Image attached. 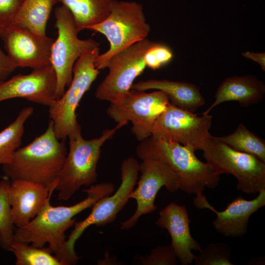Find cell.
<instances>
[{"instance_id": "6da1fadb", "label": "cell", "mask_w": 265, "mask_h": 265, "mask_svg": "<svg viewBox=\"0 0 265 265\" xmlns=\"http://www.w3.org/2000/svg\"><path fill=\"white\" fill-rule=\"evenodd\" d=\"M114 190L111 183H103L83 191L87 197L70 206H52L49 198L37 216L27 225L15 228L14 240L31 243L36 247L48 248L63 265L76 264L80 257L68 247L65 239L66 231L75 223L74 217L92 206L102 198L111 194Z\"/></svg>"}, {"instance_id": "7a4b0ae2", "label": "cell", "mask_w": 265, "mask_h": 265, "mask_svg": "<svg viewBox=\"0 0 265 265\" xmlns=\"http://www.w3.org/2000/svg\"><path fill=\"white\" fill-rule=\"evenodd\" d=\"M65 140L56 137L50 119L43 133L18 149L11 161L2 165L4 176L11 181L22 179L51 186L58 181L67 155Z\"/></svg>"}, {"instance_id": "3957f363", "label": "cell", "mask_w": 265, "mask_h": 265, "mask_svg": "<svg viewBox=\"0 0 265 265\" xmlns=\"http://www.w3.org/2000/svg\"><path fill=\"white\" fill-rule=\"evenodd\" d=\"M136 153L141 160L156 158L165 162L177 176L179 189L190 194L203 193L205 188L214 189L220 176L210 165L199 160L191 147L174 141L150 136L140 141Z\"/></svg>"}, {"instance_id": "277c9868", "label": "cell", "mask_w": 265, "mask_h": 265, "mask_svg": "<svg viewBox=\"0 0 265 265\" xmlns=\"http://www.w3.org/2000/svg\"><path fill=\"white\" fill-rule=\"evenodd\" d=\"M120 128L117 125L114 128L106 129L100 136L91 139H84L81 129L68 136L69 150L55 188L58 191V200H68L81 187L91 186L97 181V167L101 148Z\"/></svg>"}, {"instance_id": "5b68a950", "label": "cell", "mask_w": 265, "mask_h": 265, "mask_svg": "<svg viewBox=\"0 0 265 265\" xmlns=\"http://www.w3.org/2000/svg\"><path fill=\"white\" fill-rule=\"evenodd\" d=\"M86 29L104 35L108 49L95 60L98 70L107 68L110 58L132 45L147 38L151 30L142 5L135 1L114 0L108 15L101 22Z\"/></svg>"}, {"instance_id": "8992f818", "label": "cell", "mask_w": 265, "mask_h": 265, "mask_svg": "<svg viewBox=\"0 0 265 265\" xmlns=\"http://www.w3.org/2000/svg\"><path fill=\"white\" fill-rule=\"evenodd\" d=\"M99 53L98 47L83 53L78 58L74 65L73 78L68 89L49 107L50 119L59 140H65L71 134L81 129L77 121L76 109L100 73L95 66Z\"/></svg>"}, {"instance_id": "52a82bcc", "label": "cell", "mask_w": 265, "mask_h": 265, "mask_svg": "<svg viewBox=\"0 0 265 265\" xmlns=\"http://www.w3.org/2000/svg\"><path fill=\"white\" fill-rule=\"evenodd\" d=\"M202 151L216 175L229 174L236 178L238 190L251 194L265 189V162L257 157L236 151L212 135Z\"/></svg>"}, {"instance_id": "ba28073f", "label": "cell", "mask_w": 265, "mask_h": 265, "mask_svg": "<svg viewBox=\"0 0 265 265\" xmlns=\"http://www.w3.org/2000/svg\"><path fill=\"white\" fill-rule=\"evenodd\" d=\"M57 37L51 50V65L56 76V100L60 98L70 85L73 69L78 58L84 53L99 47L95 40L81 39L80 32L71 12L64 6L54 10Z\"/></svg>"}, {"instance_id": "9c48e42d", "label": "cell", "mask_w": 265, "mask_h": 265, "mask_svg": "<svg viewBox=\"0 0 265 265\" xmlns=\"http://www.w3.org/2000/svg\"><path fill=\"white\" fill-rule=\"evenodd\" d=\"M154 43L146 38L114 55L107 66V75L96 88V98L110 104L122 100L132 89L135 79L147 67L144 57Z\"/></svg>"}, {"instance_id": "30bf717a", "label": "cell", "mask_w": 265, "mask_h": 265, "mask_svg": "<svg viewBox=\"0 0 265 265\" xmlns=\"http://www.w3.org/2000/svg\"><path fill=\"white\" fill-rule=\"evenodd\" d=\"M169 103L162 91L146 93L131 89L120 102L110 104L106 113L120 128L131 122L132 133L141 141L151 136L155 121Z\"/></svg>"}, {"instance_id": "8fae6325", "label": "cell", "mask_w": 265, "mask_h": 265, "mask_svg": "<svg viewBox=\"0 0 265 265\" xmlns=\"http://www.w3.org/2000/svg\"><path fill=\"white\" fill-rule=\"evenodd\" d=\"M201 116L169 103L155 121L151 136L202 150L211 134L212 116Z\"/></svg>"}, {"instance_id": "7c38bea8", "label": "cell", "mask_w": 265, "mask_h": 265, "mask_svg": "<svg viewBox=\"0 0 265 265\" xmlns=\"http://www.w3.org/2000/svg\"><path fill=\"white\" fill-rule=\"evenodd\" d=\"M141 174L137 187L132 192L130 199L136 202L134 213L122 222L120 229L128 230L137 222L144 214L154 212L157 209L155 205L157 195L162 186L170 192L179 189L178 179L171 168L162 160L156 158H147L139 164Z\"/></svg>"}, {"instance_id": "4fadbf2b", "label": "cell", "mask_w": 265, "mask_h": 265, "mask_svg": "<svg viewBox=\"0 0 265 265\" xmlns=\"http://www.w3.org/2000/svg\"><path fill=\"white\" fill-rule=\"evenodd\" d=\"M139 164L131 157L123 160L120 168L121 182L118 189L112 195L104 197L96 202L88 216L75 223L74 228L67 240L70 249L75 250L76 241L88 227L93 225L104 226L114 221L134 189L139 172Z\"/></svg>"}, {"instance_id": "5bb4252c", "label": "cell", "mask_w": 265, "mask_h": 265, "mask_svg": "<svg viewBox=\"0 0 265 265\" xmlns=\"http://www.w3.org/2000/svg\"><path fill=\"white\" fill-rule=\"evenodd\" d=\"M0 38L7 54L18 67L36 69L51 65L53 38L38 35L14 23L2 29Z\"/></svg>"}, {"instance_id": "9a60e30c", "label": "cell", "mask_w": 265, "mask_h": 265, "mask_svg": "<svg viewBox=\"0 0 265 265\" xmlns=\"http://www.w3.org/2000/svg\"><path fill=\"white\" fill-rule=\"evenodd\" d=\"M56 76L51 65L33 69L28 74H18L0 82V102L20 98L49 107L56 100Z\"/></svg>"}, {"instance_id": "2e32d148", "label": "cell", "mask_w": 265, "mask_h": 265, "mask_svg": "<svg viewBox=\"0 0 265 265\" xmlns=\"http://www.w3.org/2000/svg\"><path fill=\"white\" fill-rule=\"evenodd\" d=\"M193 202L198 209H208L216 214L212 226L218 233L225 237H240L247 232L251 215L265 206V189L260 191L258 196L252 200L237 197L220 212L208 202L203 193L196 195Z\"/></svg>"}, {"instance_id": "e0dca14e", "label": "cell", "mask_w": 265, "mask_h": 265, "mask_svg": "<svg viewBox=\"0 0 265 265\" xmlns=\"http://www.w3.org/2000/svg\"><path fill=\"white\" fill-rule=\"evenodd\" d=\"M190 223L186 207L174 202L161 210L156 222L159 228L169 233L171 238L170 245L182 265H191L196 256L192 251H199L201 249L190 234Z\"/></svg>"}, {"instance_id": "ac0fdd59", "label": "cell", "mask_w": 265, "mask_h": 265, "mask_svg": "<svg viewBox=\"0 0 265 265\" xmlns=\"http://www.w3.org/2000/svg\"><path fill=\"white\" fill-rule=\"evenodd\" d=\"M58 181L50 186L17 179L11 181L8 195L12 219L16 228L27 225L35 218L51 198Z\"/></svg>"}, {"instance_id": "d6986e66", "label": "cell", "mask_w": 265, "mask_h": 265, "mask_svg": "<svg viewBox=\"0 0 265 265\" xmlns=\"http://www.w3.org/2000/svg\"><path fill=\"white\" fill-rule=\"evenodd\" d=\"M265 92L264 83L253 76L227 78L217 88L213 102L202 113L209 114L218 105L229 101H237L241 106H248L260 102Z\"/></svg>"}, {"instance_id": "ffe728a7", "label": "cell", "mask_w": 265, "mask_h": 265, "mask_svg": "<svg viewBox=\"0 0 265 265\" xmlns=\"http://www.w3.org/2000/svg\"><path fill=\"white\" fill-rule=\"evenodd\" d=\"M132 89L162 91L167 94L170 104L193 113L205 103L198 87L184 81L156 79L140 80L132 84Z\"/></svg>"}, {"instance_id": "44dd1931", "label": "cell", "mask_w": 265, "mask_h": 265, "mask_svg": "<svg viewBox=\"0 0 265 265\" xmlns=\"http://www.w3.org/2000/svg\"><path fill=\"white\" fill-rule=\"evenodd\" d=\"M71 13L79 31L103 21L114 0H56Z\"/></svg>"}, {"instance_id": "7402d4cb", "label": "cell", "mask_w": 265, "mask_h": 265, "mask_svg": "<svg viewBox=\"0 0 265 265\" xmlns=\"http://www.w3.org/2000/svg\"><path fill=\"white\" fill-rule=\"evenodd\" d=\"M56 3V0H24L13 23L38 35H46L47 24Z\"/></svg>"}, {"instance_id": "603a6c76", "label": "cell", "mask_w": 265, "mask_h": 265, "mask_svg": "<svg viewBox=\"0 0 265 265\" xmlns=\"http://www.w3.org/2000/svg\"><path fill=\"white\" fill-rule=\"evenodd\" d=\"M31 106L23 108L16 119L0 132V165L9 163L21 145L25 124L32 115Z\"/></svg>"}, {"instance_id": "cb8c5ba5", "label": "cell", "mask_w": 265, "mask_h": 265, "mask_svg": "<svg viewBox=\"0 0 265 265\" xmlns=\"http://www.w3.org/2000/svg\"><path fill=\"white\" fill-rule=\"evenodd\" d=\"M214 137L236 151L253 155L265 162V141L242 124L230 134Z\"/></svg>"}, {"instance_id": "d4e9b609", "label": "cell", "mask_w": 265, "mask_h": 265, "mask_svg": "<svg viewBox=\"0 0 265 265\" xmlns=\"http://www.w3.org/2000/svg\"><path fill=\"white\" fill-rule=\"evenodd\" d=\"M9 251L15 256L17 265H63L48 247H36L14 240Z\"/></svg>"}, {"instance_id": "484cf974", "label": "cell", "mask_w": 265, "mask_h": 265, "mask_svg": "<svg viewBox=\"0 0 265 265\" xmlns=\"http://www.w3.org/2000/svg\"><path fill=\"white\" fill-rule=\"evenodd\" d=\"M10 180L4 177L0 181V246L9 251L14 240V225L8 195Z\"/></svg>"}, {"instance_id": "4316f807", "label": "cell", "mask_w": 265, "mask_h": 265, "mask_svg": "<svg viewBox=\"0 0 265 265\" xmlns=\"http://www.w3.org/2000/svg\"><path fill=\"white\" fill-rule=\"evenodd\" d=\"M231 248L224 243H211L201 249L194 260L195 265H233Z\"/></svg>"}, {"instance_id": "83f0119b", "label": "cell", "mask_w": 265, "mask_h": 265, "mask_svg": "<svg viewBox=\"0 0 265 265\" xmlns=\"http://www.w3.org/2000/svg\"><path fill=\"white\" fill-rule=\"evenodd\" d=\"M138 263L143 265H177L179 261L171 245L159 246L149 255L139 256Z\"/></svg>"}, {"instance_id": "f1b7e54d", "label": "cell", "mask_w": 265, "mask_h": 265, "mask_svg": "<svg viewBox=\"0 0 265 265\" xmlns=\"http://www.w3.org/2000/svg\"><path fill=\"white\" fill-rule=\"evenodd\" d=\"M173 57V53L168 46L154 42L146 51L144 60L146 67L156 70L168 64Z\"/></svg>"}, {"instance_id": "f546056e", "label": "cell", "mask_w": 265, "mask_h": 265, "mask_svg": "<svg viewBox=\"0 0 265 265\" xmlns=\"http://www.w3.org/2000/svg\"><path fill=\"white\" fill-rule=\"evenodd\" d=\"M24 0H0V28L13 23Z\"/></svg>"}, {"instance_id": "4dcf8cb0", "label": "cell", "mask_w": 265, "mask_h": 265, "mask_svg": "<svg viewBox=\"0 0 265 265\" xmlns=\"http://www.w3.org/2000/svg\"><path fill=\"white\" fill-rule=\"evenodd\" d=\"M1 31L2 29L0 28V38ZM17 68V65L0 47V82L5 80Z\"/></svg>"}, {"instance_id": "1f68e13d", "label": "cell", "mask_w": 265, "mask_h": 265, "mask_svg": "<svg viewBox=\"0 0 265 265\" xmlns=\"http://www.w3.org/2000/svg\"><path fill=\"white\" fill-rule=\"evenodd\" d=\"M242 54L248 58L251 59L257 62L260 65L262 70H265V53H254L252 52H247L242 53Z\"/></svg>"}]
</instances>
